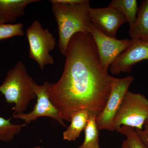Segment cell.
I'll list each match as a JSON object with an SVG mask.
<instances>
[{"label":"cell","instance_id":"1","mask_svg":"<svg viewBox=\"0 0 148 148\" xmlns=\"http://www.w3.org/2000/svg\"><path fill=\"white\" fill-rule=\"evenodd\" d=\"M65 56L62 75L49 88L51 101L64 121L70 122L71 114L80 110H88L97 115L109 98L112 76L102 67L90 33L74 35Z\"/></svg>","mask_w":148,"mask_h":148},{"label":"cell","instance_id":"2","mask_svg":"<svg viewBox=\"0 0 148 148\" xmlns=\"http://www.w3.org/2000/svg\"><path fill=\"white\" fill-rule=\"evenodd\" d=\"M51 8L58 24V47L65 56L68 44L77 33H88L91 22L89 17L90 1L82 0L80 2L66 4L51 0Z\"/></svg>","mask_w":148,"mask_h":148},{"label":"cell","instance_id":"3","mask_svg":"<svg viewBox=\"0 0 148 148\" xmlns=\"http://www.w3.org/2000/svg\"><path fill=\"white\" fill-rule=\"evenodd\" d=\"M35 82L21 61L7 73L0 85V92L4 96L6 103L14 104V114L24 113L30 102L36 98L34 89Z\"/></svg>","mask_w":148,"mask_h":148},{"label":"cell","instance_id":"4","mask_svg":"<svg viewBox=\"0 0 148 148\" xmlns=\"http://www.w3.org/2000/svg\"><path fill=\"white\" fill-rule=\"evenodd\" d=\"M148 119V99L140 93L128 91L114 118V131L123 125L143 130Z\"/></svg>","mask_w":148,"mask_h":148},{"label":"cell","instance_id":"5","mask_svg":"<svg viewBox=\"0 0 148 148\" xmlns=\"http://www.w3.org/2000/svg\"><path fill=\"white\" fill-rule=\"evenodd\" d=\"M26 35L29 58L36 61L42 70L47 65H53L54 59L50 52L55 48L56 41L49 29L43 28L40 21L35 20L27 29Z\"/></svg>","mask_w":148,"mask_h":148},{"label":"cell","instance_id":"6","mask_svg":"<svg viewBox=\"0 0 148 148\" xmlns=\"http://www.w3.org/2000/svg\"><path fill=\"white\" fill-rule=\"evenodd\" d=\"M134 80V77L132 75L122 78L112 76L109 98L103 110L96 117V122L99 130L114 131V118Z\"/></svg>","mask_w":148,"mask_h":148},{"label":"cell","instance_id":"7","mask_svg":"<svg viewBox=\"0 0 148 148\" xmlns=\"http://www.w3.org/2000/svg\"><path fill=\"white\" fill-rule=\"evenodd\" d=\"M88 33L92 36L95 43L101 65L107 71L114 61L132 42L131 39L119 40L108 36L99 31L92 23Z\"/></svg>","mask_w":148,"mask_h":148},{"label":"cell","instance_id":"8","mask_svg":"<svg viewBox=\"0 0 148 148\" xmlns=\"http://www.w3.org/2000/svg\"><path fill=\"white\" fill-rule=\"evenodd\" d=\"M51 83L45 82L43 84L39 85L35 82L34 89L37 102L34 109L28 113L14 114L13 117L24 121L25 124L31 123L38 118L46 116L51 118L59 123L62 126L66 127L63 119L59 116L58 110L51 101L49 95V88Z\"/></svg>","mask_w":148,"mask_h":148},{"label":"cell","instance_id":"9","mask_svg":"<svg viewBox=\"0 0 148 148\" xmlns=\"http://www.w3.org/2000/svg\"><path fill=\"white\" fill-rule=\"evenodd\" d=\"M90 22L105 35L112 38L116 36L119 27L127 22L120 11L111 7L90 8L89 12Z\"/></svg>","mask_w":148,"mask_h":148},{"label":"cell","instance_id":"10","mask_svg":"<svg viewBox=\"0 0 148 148\" xmlns=\"http://www.w3.org/2000/svg\"><path fill=\"white\" fill-rule=\"evenodd\" d=\"M132 40L126 50L122 52L110 66L111 73H130L137 63L148 60V40Z\"/></svg>","mask_w":148,"mask_h":148},{"label":"cell","instance_id":"11","mask_svg":"<svg viewBox=\"0 0 148 148\" xmlns=\"http://www.w3.org/2000/svg\"><path fill=\"white\" fill-rule=\"evenodd\" d=\"M39 0H0V24H11L24 15L29 4Z\"/></svg>","mask_w":148,"mask_h":148},{"label":"cell","instance_id":"12","mask_svg":"<svg viewBox=\"0 0 148 148\" xmlns=\"http://www.w3.org/2000/svg\"><path fill=\"white\" fill-rule=\"evenodd\" d=\"M91 112L86 110L73 112L70 116L71 123L63 132V139L68 141H76L86 127Z\"/></svg>","mask_w":148,"mask_h":148},{"label":"cell","instance_id":"13","mask_svg":"<svg viewBox=\"0 0 148 148\" xmlns=\"http://www.w3.org/2000/svg\"><path fill=\"white\" fill-rule=\"evenodd\" d=\"M131 39L148 40V0L141 1L135 24L128 32Z\"/></svg>","mask_w":148,"mask_h":148},{"label":"cell","instance_id":"14","mask_svg":"<svg viewBox=\"0 0 148 148\" xmlns=\"http://www.w3.org/2000/svg\"><path fill=\"white\" fill-rule=\"evenodd\" d=\"M97 115L91 112L86 127L85 128L84 140L78 148H100L99 130L96 122Z\"/></svg>","mask_w":148,"mask_h":148},{"label":"cell","instance_id":"15","mask_svg":"<svg viewBox=\"0 0 148 148\" xmlns=\"http://www.w3.org/2000/svg\"><path fill=\"white\" fill-rule=\"evenodd\" d=\"M109 6L118 10L123 14L130 27L135 24L139 8L136 0H113L110 2Z\"/></svg>","mask_w":148,"mask_h":148},{"label":"cell","instance_id":"16","mask_svg":"<svg viewBox=\"0 0 148 148\" xmlns=\"http://www.w3.org/2000/svg\"><path fill=\"white\" fill-rule=\"evenodd\" d=\"M27 124H15L12 123L10 119H7L0 117V141L10 142L21 132Z\"/></svg>","mask_w":148,"mask_h":148},{"label":"cell","instance_id":"17","mask_svg":"<svg viewBox=\"0 0 148 148\" xmlns=\"http://www.w3.org/2000/svg\"><path fill=\"white\" fill-rule=\"evenodd\" d=\"M118 132L126 136L121 148H148L140 138L135 128L123 125Z\"/></svg>","mask_w":148,"mask_h":148},{"label":"cell","instance_id":"18","mask_svg":"<svg viewBox=\"0 0 148 148\" xmlns=\"http://www.w3.org/2000/svg\"><path fill=\"white\" fill-rule=\"evenodd\" d=\"M24 25L21 23L0 24V40L24 36Z\"/></svg>","mask_w":148,"mask_h":148},{"label":"cell","instance_id":"19","mask_svg":"<svg viewBox=\"0 0 148 148\" xmlns=\"http://www.w3.org/2000/svg\"><path fill=\"white\" fill-rule=\"evenodd\" d=\"M140 138L148 148V135L143 130L136 129Z\"/></svg>","mask_w":148,"mask_h":148},{"label":"cell","instance_id":"20","mask_svg":"<svg viewBox=\"0 0 148 148\" xmlns=\"http://www.w3.org/2000/svg\"><path fill=\"white\" fill-rule=\"evenodd\" d=\"M55 2L66 4H73L80 2L82 0H53Z\"/></svg>","mask_w":148,"mask_h":148},{"label":"cell","instance_id":"21","mask_svg":"<svg viewBox=\"0 0 148 148\" xmlns=\"http://www.w3.org/2000/svg\"><path fill=\"white\" fill-rule=\"evenodd\" d=\"M143 130L148 135V122H146L145 123V125H144V130Z\"/></svg>","mask_w":148,"mask_h":148},{"label":"cell","instance_id":"22","mask_svg":"<svg viewBox=\"0 0 148 148\" xmlns=\"http://www.w3.org/2000/svg\"><path fill=\"white\" fill-rule=\"evenodd\" d=\"M32 148H45L44 147H40V146H35V147H33Z\"/></svg>","mask_w":148,"mask_h":148},{"label":"cell","instance_id":"23","mask_svg":"<svg viewBox=\"0 0 148 148\" xmlns=\"http://www.w3.org/2000/svg\"><path fill=\"white\" fill-rule=\"evenodd\" d=\"M146 121L148 122V119L147 120V121Z\"/></svg>","mask_w":148,"mask_h":148}]
</instances>
